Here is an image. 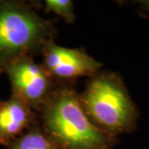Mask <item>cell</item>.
<instances>
[{"mask_svg":"<svg viewBox=\"0 0 149 149\" xmlns=\"http://www.w3.org/2000/svg\"><path fill=\"white\" fill-rule=\"evenodd\" d=\"M36 5L0 0V74L18 59L41 55L44 44L55 40V22L40 16Z\"/></svg>","mask_w":149,"mask_h":149,"instance_id":"3957f363","label":"cell"},{"mask_svg":"<svg viewBox=\"0 0 149 149\" xmlns=\"http://www.w3.org/2000/svg\"><path fill=\"white\" fill-rule=\"evenodd\" d=\"M41 65L59 85H74L80 77L90 78L100 71L103 64L84 48H66L51 40L43 46Z\"/></svg>","mask_w":149,"mask_h":149,"instance_id":"277c9868","label":"cell"},{"mask_svg":"<svg viewBox=\"0 0 149 149\" xmlns=\"http://www.w3.org/2000/svg\"><path fill=\"white\" fill-rule=\"evenodd\" d=\"M5 74L10 81L12 95L37 112L59 86L41 63H37L32 56L17 60L6 69Z\"/></svg>","mask_w":149,"mask_h":149,"instance_id":"5b68a950","label":"cell"},{"mask_svg":"<svg viewBox=\"0 0 149 149\" xmlns=\"http://www.w3.org/2000/svg\"><path fill=\"white\" fill-rule=\"evenodd\" d=\"M44 12L54 13L69 23H73L75 19L74 4L70 0H46Z\"/></svg>","mask_w":149,"mask_h":149,"instance_id":"ba28073f","label":"cell"},{"mask_svg":"<svg viewBox=\"0 0 149 149\" xmlns=\"http://www.w3.org/2000/svg\"><path fill=\"white\" fill-rule=\"evenodd\" d=\"M45 133L61 149H113L118 138L96 128L83 110L74 85L57 86L37 111Z\"/></svg>","mask_w":149,"mask_h":149,"instance_id":"6da1fadb","label":"cell"},{"mask_svg":"<svg viewBox=\"0 0 149 149\" xmlns=\"http://www.w3.org/2000/svg\"><path fill=\"white\" fill-rule=\"evenodd\" d=\"M7 149H61L43 131L39 122L13 140Z\"/></svg>","mask_w":149,"mask_h":149,"instance_id":"52a82bcc","label":"cell"},{"mask_svg":"<svg viewBox=\"0 0 149 149\" xmlns=\"http://www.w3.org/2000/svg\"><path fill=\"white\" fill-rule=\"evenodd\" d=\"M37 123V112L18 98L0 101V145L7 148Z\"/></svg>","mask_w":149,"mask_h":149,"instance_id":"8992f818","label":"cell"},{"mask_svg":"<svg viewBox=\"0 0 149 149\" xmlns=\"http://www.w3.org/2000/svg\"><path fill=\"white\" fill-rule=\"evenodd\" d=\"M79 100L91 122L109 135L118 138L137 129L139 109L117 73L98 71L86 81Z\"/></svg>","mask_w":149,"mask_h":149,"instance_id":"7a4b0ae2","label":"cell"}]
</instances>
